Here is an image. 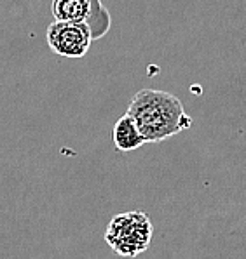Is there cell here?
Listing matches in <instances>:
<instances>
[{"label": "cell", "instance_id": "6da1fadb", "mask_svg": "<svg viewBox=\"0 0 246 259\" xmlns=\"http://www.w3.org/2000/svg\"><path fill=\"white\" fill-rule=\"evenodd\" d=\"M128 113L138 123L147 143H161L189 129L192 117L174 94L159 89H142L133 96Z\"/></svg>", "mask_w": 246, "mask_h": 259}, {"label": "cell", "instance_id": "7a4b0ae2", "mask_svg": "<svg viewBox=\"0 0 246 259\" xmlns=\"http://www.w3.org/2000/svg\"><path fill=\"white\" fill-rule=\"evenodd\" d=\"M152 232L150 218L140 210H131L112 218L107 226L105 240L117 256L136 257L149 249Z\"/></svg>", "mask_w": 246, "mask_h": 259}, {"label": "cell", "instance_id": "3957f363", "mask_svg": "<svg viewBox=\"0 0 246 259\" xmlns=\"http://www.w3.org/2000/svg\"><path fill=\"white\" fill-rule=\"evenodd\" d=\"M54 21H66L89 28L93 40H100L112 28V16L101 0H53Z\"/></svg>", "mask_w": 246, "mask_h": 259}, {"label": "cell", "instance_id": "277c9868", "mask_svg": "<svg viewBox=\"0 0 246 259\" xmlns=\"http://www.w3.org/2000/svg\"><path fill=\"white\" fill-rule=\"evenodd\" d=\"M46 40L54 54L63 58H84L93 42V35L84 25L53 21L47 26Z\"/></svg>", "mask_w": 246, "mask_h": 259}, {"label": "cell", "instance_id": "5b68a950", "mask_svg": "<svg viewBox=\"0 0 246 259\" xmlns=\"http://www.w3.org/2000/svg\"><path fill=\"white\" fill-rule=\"evenodd\" d=\"M112 143L119 151H124V153L138 150L140 146H144L147 143L140 127H138V123L134 122V118L131 117L128 111L114 123Z\"/></svg>", "mask_w": 246, "mask_h": 259}]
</instances>
